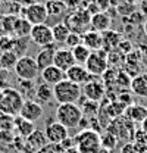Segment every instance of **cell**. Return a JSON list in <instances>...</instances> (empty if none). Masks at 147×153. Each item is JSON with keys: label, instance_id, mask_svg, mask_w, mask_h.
I'll return each instance as SVG.
<instances>
[{"label": "cell", "instance_id": "6da1fadb", "mask_svg": "<svg viewBox=\"0 0 147 153\" xmlns=\"http://www.w3.org/2000/svg\"><path fill=\"white\" fill-rule=\"evenodd\" d=\"M82 118H84L82 109L76 103H62V105L57 106L55 114L56 121L60 122L62 125H65L68 130L78 128Z\"/></svg>", "mask_w": 147, "mask_h": 153}, {"label": "cell", "instance_id": "7a4b0ae2", "mask_svg": "<svg viewBox=\"0 0 147 153\" xmlns=\"http://www.w3.org/2000/svg\"><path fill=\"white\" fill-rule=\"evenodd\" d=\"M53 94H55V100L59 105L76 103L82 97V85L75 84L68 78H65L56 85H53Z\"/></svg>", "mask_w": 147, "mask_h": 153}, {"label": "cell", "instance_id": "3957f363", "mask_svg": "<svg viewBox=\"0 0 147 153\" xmlns=\"http://www.w3.org/2000/svg\"><path fill=\"white\" fill-rule=\"evenodd\" d=\"M75 147L79 153H99L102 149L100 134L91 128H84L74 137Z\"/></svg>", "mask_w": 147, "mask_h": 153}, {"label": "cell", "instance_id": "277c9868", "mask_svg": "<svg viewBox=\"0 0 147 153\" xmlns=\"http://www.w3.org/2000/svg\"><path fill=\"white\" fill-rule=\"evenodd\" d=\"M24 96L19 91L18 88H13V87H6L3 88V97H1V102H0V111L4 115H9V116H18L21 114V109L24 106Z\"/></svg>", "mask_w": 147, "mask_h": 153}, {"label": "cell", "instance_id": "5b68a950", "mask_svg": "<svg viewBox=\"0 0 147 153\" xmlns=\"http://www.w3.org/2000/svg\"><path fill=\"white\" fill-rule=\"evenodd\" d=\"M13 71L19 79H25V81H34L40 75V69L37 66L36 57L27 56V55L19 56Z\"/></svg>", "mask_w": 147, "mask_h": 153}, {"label": "cell", "instance_id": "8992f818", "mask_svg": "<svg viewBox=\"0 0 147 153\" xmlns=\"http://www.w3.org/2000/svg\"><path fill=\"white\" fill-rule=\"evenodd\" d=\"M84 66L87 68V71L90 72L91 76H103L105 72L109 69L108 52H105V50L91 52V55L87 59V62H85Z\"/></svg>", "mask_w": 147, "mask_h": 153}, {"label": "cell", "instance_id": "52a82bcc", "mask_svg": "<svg viewBox=\"0 0 147 153\" xmlns=\"http://www.w3.org/2000/svg\"><path fill=\"white\" fill-rule=\"evenodd\" d=\"M106 96V85L103 81L97 79V76H91L88 82L82 85V97L91 102H100Z\"/></svg>", "mask_w": 147, "mask_h": 153}, {"label": "cell", "instance_id": "ba28073f", "mask_svg": "<svg viewBox=\"0 0 147 153\" xmlns=\"http://www.w3.org/2000/svg\"><path fill=\"white\" fill-rule=\"evenodd\" d=\"M30 40L40 46V47H46L52 43H55L53 40V33H52V27H49L47 24H38L33 25L31 33H30Z\"/></svg>", "mask_w": 147, "mask_h": 153}, {"label": "cell", "instance_id": "9c48e42d", "mask_svg": "<svg viewBox=\"0 0 147 153\" xmlns=\"http://www.w3.org/2000/svg\"><path fill=\"white\" fill-rule=\"evenodd\" d=\"M44 134H46L49 143L60 144L62 141H65L69 137V130L65 125H62L60 122H57L56 119H52L47 122V125L44 128Z\"/></svg>", "mask_w": 147, "mask_h": 153}, {"label": "cell", "instance_id": "30bf717a", "mask_svg": "<svg viewBox=\"0 0 147 153\" xmlns=\"http://www.w3.org/2000/svg\"><path fill=\"white\" fill-rule=\"evenodd\" d=\"M25 19L31 25L46 24V21L49 19V13H47L46 4H43V3H31L25 9Z\"/></svg>", "mask_w": 147, "mask_h": 153}, {"label": "cell", "instance_id": "8fae6325", "mask_svg": "<svg viewBox=\"0 0 147 153\" xmlns=\"http://www.w3.org/2000/svg\"><path fill=\"white\" fill-rule=\"evenodd\" d=\"M47 137L44 131L41 130H34V133L30 134L24 140V152L25 153H38L46 144H47Z\"/></svg>", "mask_w": 147, "mask_h": 153}, {"label": "cell", "instance_id": "7c38bea8", "mask_svg": "<svg viewBox=\"0 0 147 153\" xmlns=\"http://www.w3.org/2000/svg\"><path fill=\"white\" fill-rule=\"evenodd\" d=\"M43 114H44V109H43V106H41L38 102L31 100V99H27V100L24 102V106H22L19 115H21L22 118L31 121V122H36V121L43 118Z\"/></svg>", "mask_w": 147, "mask_h": 153}, {"label": "cell", "instance_id": "4fadbf2b", "mask_svg": "<svg viewBox=\"0 0 147 153\" xmlns=\"http://www.w3.org/2000/svg\"><path fill=\"white\" fill-rule=\"evenodd\" d=\"M56 50H57V49H56V43H52V44L43 47V49L37 53L36 62H37V66H38L40 72L55 63V52Z\"/></svg>", "mask_w": 147, "mask_h": 153}, {"label": "cell", "instance_id": "5bb4252c", "mask_svg": "<svg viewBox=\"0 0 147 153\" xmlns=\"http://www.w3.org/2000/svg\"><path fill=\"white\" fill-rule=\"evenodd\" d=\"M65 78H68L69 81H72L75 84H79V85H84L85 82H88L91 79L90 72L87 71V68L84 65H79V63H75L74 66H71L66 72H65Z\"/></svg>", "mask_w": 147, "mask_h": 153}, {"label": "cell", "instance_id": "9a60e30c", "mask_svg": "<svg viewBox=\"0 0 147 153\" xmlns=\"http://www.w3.org/2000/svg\"><path fill=\"white\" fill-rule=\"evenodd\" d=\"M76 62H75V57L72 55V50L65 47V49H57L55 52V63L57 68H60L62 71H68L71 66H74Z\"/></svg>", "mask_w": 147, "mask_h": 153}, {"label": "cell", "instance_id": "2e32d148", "mask_svg": "<svg viewBox=\"0 0 147 153\" xmlns=\"http://www.w3.org/2000/svg\"><path fill=\"white\" fill-rule=\"evenodd\" d=\"M41 79L50 85H56L57 82H60L62 79H65V71H62L60 68H57L56 65H52L46 69H43L40 72Z\"/></svg>", "mask_w": 147, "mask_h": 153}, {"label": "cell", "instance_id": "e0dca14e", "mask_svg": "<svg viewBox=\"0 0 147 153\" xmlns=\"http://www.w3.org/2000/svg\"><path fill=\"white\" fill-rule=\"evenodd\" d=\"M110 24H112V19L109 15H106L105 12H99V13H94L90 19V30L103 33L106 30H110Z\"/></svg>", "mask_w": 147, "mask_h": 153}, {"label": "cell", "instance_id": "ac0fdd59", "mask_svg": "<svg viewBox=\"0 0 147 153\" xmlns=\"http://www.w3.org/2000/svg\"><path fill=\"white\" fill-rule=\"evenodd\" d=\"M36 102H38L40 105H47L50 103L53 99H55V94H53V85L47 84V82H41L36 87Z\"/></svg>", "mask_w": 147, "mask_h": 153}, {"label": "cell", "instance_id": "d6986e66", "mask_svg": "<svg viewBox=\"0 0 147 153\" xmlns=\"http://www.w3.org/2000/svg\"><path fill=\"white\" fill-rule=\"evenodd\" d=\"M82 43L91 50V52H97V50H103V41H102V33L88 30L82 34Z\"/></svg>", "mask_w": 147, "mask_h": 153}, {"label": "cell", "instance_id": "ffe728a7", "mask_svg": "<svg viewBox=\"0 0 147 153\" xmlns=\"http://www.w3.org/2000/svg\"><path fill=\"white\" fill-rule=\"evenodd\" d=\"M13 128L16 130V133H18L19 137L27 138L30 134L34 133L36 125H34V122H31V121H28V119L22 118L21 115H18V116H15V118H13Z\"/></svg>", "mask_w": 147, "mask_h": 153}, {"label": "cell", "instance_id": "44dd1931", "mask_svg": "<svg viewBox=\"0 0 147 153\" xmlns=\"http://www.w3.org/2000/svg\"><path fill=\"white\" fill-rule=\"evenodd\" d=\"M125 116L129 118L134 124H141L147 118V108L144 105H140V103H132L127 108Z\"/></svg>", "mask_w": 147, "mask_h": 153}, {"label": "cell", "instance_id": "7402d4cb", "mask_svg": "<svg viewBox=\"0 0 147 153\" xmlns=\"http://www.w3.org/2000/svg\"><path fill=\"white\" fill-rule=\"evenodd\" d=\"M131 91L138 97L147 99V72L137 74L131 79Z\"/></svg>", "mask_w": 147, "mask_h": 153}, {"label": "cell", "instance_id": "603a6c76", "mask_svg": "<svg viewBox=\"0 0 147 153\" xmlns=\"http://www.w3.org/2000/svg\"><path fill=\"white\" fill-rule=\"evenodd\" d=\"M102 41H103V50L110 52V50H113L119 46V43L122 41V36L118 31L106 30V31L102 33Z\"/></svg>", "mask_w": 147, "mask_h": 153}, {"label": "cell", "instance_id": "cb8c5ba5", "mask_svg": "<svg viewBox=\"0 0 147 153\" xmlns=\"http://www.w3.org/2000/svg\"><path fill=\"white\" fill-rule=\"evenodd\" d=\"M52 33H53V40L55 43L59 44H65V41L68 40L69 34H71V30L66 27L65 22H57L52 27Z\"/></svg>", "mask_w": 147, "mask_h": 153}, {"label": "cell", "instance_id": "d4e9b609", "mask_svg": "<svg viewBox=\"0 0 147 153\" xmlns=\"http://www.w3.org/2000/svg\"><path fill=\"white\" fill-rule=\"evenodd\" d=\"M19 56L13 52V50H4L0 53V68L4 71L9 69H15V65L18 62Z\"/></svg>", "mask_w": 147, "mask_h": 153}, {"label": "cell", "instance_id": "484cf974", "mask_svg": "<svg viewBox=\"0 0 147 153\" xmlns=\"http://www.w3.org/2000/svg\"><path fill=\"white\" fill-rule=\"evenodd\" d=\"M31 28H33V25H31L25 18H21V19L16 18L15 25H13V34H15L18 38L30 37Z\"/></svg>", "mask_w": 147, "mask_h": 153}, {"label": "cell", "instance_id": "4316f807", "mask_svg": "<svg viewBox=\"0 0 147 153\" xmlns=\"http://www.w3.org/2000/svg\"><path fill=\"white\" fill-rule=\"evenodd\" d=\"M71 50H72V55H74V57H75V62L79 63V65H85L87 59H88L90 55H91V50H90L84 43L78 44L76 47H74Z\"/></svg>", "mask_w": 147, "mask_h": 153}, {"label": "cell", "instance_id": "83f0119b", "mask_svg": "<svg viewBox=\"0 0 147 153\" xmlns=\"http://www.w3.org/2000/svg\"><path fill=\"white\" fill-rule=\"evenodd\" d=\"M44 4H46V7H47L49 18H50V16H59V15H62V13L68 9L66 4L63 3V0H47Z\"/></svg>", "mask_w": 147, "mask_h": 153}, {"label": "cell", "instance_id": "f1b7e54d", "mask_svg": "<svg viewBox=\"0 0 147 153\" xmlns=\"http://www.w3.org/2000/svg\"><path fill=\"white\" fill-rule=\"evenodd\" d=\"M100 138H102V147L106 149V150H109V152L116 147L118 140H119L115 134L110 133V131H105V133L100 135Z\"/></svg>", "mask_w": 147, "mask_h": 153}, {"label": "cell", "instance_id": "f546056e", "mask_svg": "<svg viewBox=\"0 0 147 153\" xmlns=\"http://www.w3.org/2000/svg\"><path fill=\"white\" fill-rule=\"evenodd\" d=\"M124 59H125V55L116 47V49H113V50H110L108 52V63H109V66H113V65H121L122 62H124Z\"/></svg>", "mask_w": 147, "mask_h": 153}, {"label": "cell", "instance_id": "4dcf8cb0", "mask_svg": "<svg viewBox=\"0 0 147 153\" xmlns=\"http://www.w3.org/2000/svg\"><path fill=\"white\" fill-rule=\"evenodd\" d=\"M85 100H87V99H85ZM81 109H82L84 116L88 118L90 114H93V115L97 114V111H99V103H97V102H91V100H87L85 103L81 105Z\"/></svg>", "mask_w": 147, "mask_h": 153}, {"label": "cell", "instance_id": "1f68e13d", "mask_svg": "<svg viewBox=\"0 0 147 153\" xmlns=\"http://www.w3.org/2000/svg\"><path fill=\"white\" fill-rule=\"evenodd\" d=\"M81 43H82V34H78V33H71L68 40L65 41V44H66L68 49H74V47H76Z\"/></svg>", "mask_w": 147, "mask_h": 153}, {"label": "cell", "instance_id": "d6a6232c", "mask_svg": "<svg viewBox=\"0 0 147 153\" xmlns=\"http://www.w3.org/2000/svg\"><path fill=\"white\" fill-rule=\"evenodd\" d=\"M19 91L24 94H28V93H36V88H34V84L33 81H25V79H19Z\"/></svg>", "mask_w": 147, "mask_h": 153}, {"label": "cell", "instance_id": "836d02e7", "mask_svg": "<svg viewBox=\"0 0 147 153\" xmlns=\"http://www.w3.org/2000/svg\"><path fill=\"white\" fill-rule=\"evenodd\" d=\"M38 153H63V147L57 143H47Z\"/></svg>", "mask_w": 147, "mask_h": 153}, {"label": "cell", "instance_id": "e575fe53", "mask_svg": "<svg viewBox=\"0 0 147 153\" xmlns=\"http://www.w3.org/2000/svg\"><path fill=\"white\" fill-rule=\"evenodd\" d=\"M116 9H118V12H119L122 16H125V15L129 16L131 13H134V12H135V6H134V4H129V3H127V1L121 3Z\"/></svg>", "mask_w": 147, "mask_h": 153}, {"label": "cell", "instance_id": "d590c367", "mask_svg": "<svg viewBox=\"0 0 147 153\" xmlns=\"http://www.w3.org/2000/svg\"><path fill=\"white\" fill-rule=\"evenodd\" d=\"M118 49H119V50H121V52H122V53L127 56L128 53H131V52H132V44L129 43L128 40H122V41L119 43Z\"/></svg>", "mask_w": 147, "mask_h": 153}, {"label": "cell", "instance_id": "8d00e7d4", "mask_svg": "<svg viewBox=\"0 0 147 153\" xmlns=\"http://www.w3.org/2000/svg\"><path fill=\"white\" fill-rule=\"evenodd\" d=\"M121 153H140V152H138V149L135 147V144H134V143H127V144H124V146H122Z\"/></svg>", "mask_w": 147, "mask_h": 153}, {"label": "cell", "instance_id": "74e56055", "mask_svg": "<svg viewBox=\"0 0 147 153\" xmlns=\"http://www.w3.org/2000/svg\"><path fill=\"white\" fill-rule=\"evenodd\" d=\"M7 78H9V71H4L0 68V88H6Z\"/></svg>", "mask_w": 147, "mask_h": 153}, {"label": "cell", "instance_id": "f35d334b", "mask_svg": "<svg viewBox=\"0 0 147 153\" xmlns=\"http://www.w3.org/2000/svg\"><path fill=\"white\" fill-rule=\"evenodd\" d=\"M121 103H124L127 108H128L129 105H132V97L129 96V93H122V94H119V99H118Z\"/></svg>", "mask_w": 147, "mask_h": 153}, {"label": "cell", "instance_id": "ab89813d", "mask_svg": "<svg viewBox=\"0 0 147 153\" xmlns=\"http://www.w3.org/2000/svg\"><path fill=\"white\" fill-rule=\"evenodd\" d=\"M63 3L66 4V7H76L81 3V0H63Z\"/></svg>", "mask_w": 147, "mask_h": 153}, {"label": "cell", "instance_id": "60d3db41", "mask_svg": "<svg viewBox=\"0 0 147 153\" xmlns=\"http://www.w3.org/2000/svg\"><path fill=\"white\" fill-rule=\"evenodd\" d=\"M121 3H124V0H109V4L110 6H115V7H118Z\"/></svg>", "mask_w": 147, "mask_h": 153}, {"label": "cell", "instance_id": "b9f144b4", "mask_svg": "<svg viewBox=\"0 0 147 153\" xmlns=\"http://www.w3.org/2000/svg\"><path fill=\"white\" fill-rule=\"evenodd\" d=\"M63 153H79V152H78V149L74 146V147H69V149H65Z\"/></svg>", "mask_w": 147, "mask_h": 153}, {"label": "cell", "instance_id": "7bdbcfd3", "mask_svg": "<svg viewBox=\"0 0 147 153\" xmlns=\"http://www.w3.org/2000/svg\"><path fill=\"white\" fill-rule=\"evenodd\" d=\"M140 125H141V130H143V131L147 134V118L144 119V121H143V122H141V124H140Z\"/></svg>", "mask_w": 147, "mask_h": 153}, {"label": "cell", "instance_id": "ee69618b", "mask_svg": "<svg viewBox=\"0 0 147 153\" xmlns=\"http://www.w3.org/2000/svg\"><path fill=\"white\" fill-rule=\"evenodd\" d=\"M124 1H127V3H129V4H134V6H135V4H138L141 0H124Z\"/></svg>", "mask_w": 147, "mask_h": 153}, {"label": "cell", "instance_id": "f6af8a7d", "mask_svg": "<svg viewBox=\"0 0 147 153\" xmlns=\"http://www.w3.org/2000/svg\"><path fill=\"white\" fill-rule=\"evenodd\" d=\"M143 31H144V34H146V37H147V19L144 21V24H143Z\"/></svg>", "mask_w": 147, "mask_h": 153}, {"label": "cell", "instance_id": "bcb514c9", "mask_svg": "<svg viewBox=\"0 0 147 153\" xmlns=\"http://www.w3.org/2000/svg\"><path fill=\"white\" fill-rule=\"evenodd\" d=\"M1 97H3V88H0V102H1Z\"/></svg>", "mask_w": 147, "mask_h": 153}]
</instances>
